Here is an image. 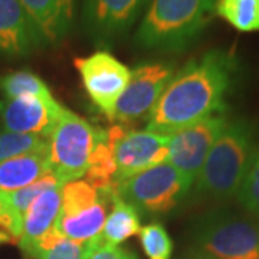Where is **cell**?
I'll use <instances>...</instances> for the list:
<instances>
[{
  "label": "cell",
  "mask_w": 259,
  "mask_h": 259,
  "mask_svg": "<svg viewBox=\"0 0 259 259\" xmlns=\"http://www.w3.org/2000/svg\"><path fill=\"white\" fill-rule=\"evenodd\" d=\"M48 150V139L35 134L0 131V163L23 154Z\"/></svg>",
  "instance_id": "obj_22"
},
{
  "label": "cell",
  "mask_w": 259,
  "mask_h": 259,
  "mask_svg": "<svg viewBox=\"0 0 259 259\" xmlns=\"http://www.w3.org/2000/svg\"><path fill=\"white\" fill-rule=\"evenodd\" d=\"M114 196H100L88 189L69 190L62 197L54 228L72 241H91L102 232L107 207L112 203Z\"/></svg>",
  "instance_id": "obj_12"
},
{
  "label": "cell",
  "mask_w": 259,
  "mask_h": 259,
  "mask_svg": "<svg viewBox=\"0 0 259 259\" xmlns=\"http://www.w3.org/2000/svg\"><path fill=\"white\" fill-rule=\"evenodd\" d=\"M37 47L19 0H0V54L12 58L30 55Z\"/></svg>",
  "instance_id": "obj_15"
},
{
  "label": "cell",
  "mask_w": 259,
  "mask_h": 259,
  "mask_svg": "<svg viewBox=\"0 0 259 259\" xmlns=\"http://www.w3.org/2000/svg\"><path fill=\"white\" fill-rule=\"evenodd\" d=\"M62 187L64 185H58L48 189L29 206L23 216V232L19 241L20 248L39 239L54 228L62 204Z\"/></svg>",
  "instance_id": "obj_16"
},
{
  "label": "cell",
  "mask_w": 259,
  "mask_h": 259,
  "mask_svg": "<svg viewBox=\"0 0 259 259\" xmlns=\"http://www.w3.org/2000/svg\"><path fill=\"white\" fill-rule=\"evenodd\" d=\"M189 235L194 248L216 259H259V223L226 207L194 218Z\"/></svg>",
  "instance_id": "obj_4"
},
{
  "label": "cell",
  "mask_w": 259,
  "mask_h": 259,
  "mask_svg": "<svg viewBox=\"0 0 259 259\" xmlns=\"http://www.w3.org/2000/svg\"><path fill=\"white\" fill-rule=\"evenodd\" d=\"M37 47H56L69 35L76 0H19Z\"/></svg>",
  "instance_id": "obj_14"
},
{
  "label": "cell",
  "mask_w": 259,
  "mask_h": 259,
  "mask_svg": "<svg viewBox=\"0 0 259 259\" xmlns=\"http://www.w3.org/2000/svg\"><path fill=\"white\" fill-rule=\"evenodd\" d=\"M228 114H218L192 124L170 136L167 161L194 185L210 148L226 124Z\"/></svg>",
  "instance_id": "obj_10"
},
{
  "label": "cell",
  "mask_w": 259,
  "mask_h": 259,
  "mask_svg": "<svg viewBox=\"0 0 259 259\" xmlns=\"http://www.w3.org/2000/svg\"><path fill=\"white\" fill-rule=\"evenodd\" d=\"M175 74V62L151 61L137 65L131 71L130 83L115 105L112 120L133 124L148 118Z\"/></svg>",
  "instance_id": "obj_8"
},
{
  "label": "cell",
  "mask_w": 259,
  "mask_h": 259,
  "mask_svg": "<svg viewBox=\"0 0 259 259\" xmlns=\"http://www.w3.org/2000/svg\"><path fill=\"white\" fill-rule=\"evenodd\" d=\"M236 199L246 212L259 219V137Z\"/></svg>",
  "instance_id": "obj_24"
},
{
  "label": "cell",
  "mask_w": 259,
  "mask_h": 259,
  "mask_svg": "<svg viewBox=\"0 0 259 259\" xmlns=\"http://www.w3.org/2000/svg\"><path fill=\"white\" fill-rule=\"evenodd\" d=\"M140 241L148 259H171L173 241L161 223H150L141 228Z\"/></svg>",
  "instance_id": "obj_25"
},
{
  "label": "cell",
  "mask_w": 259,
  "mask_h": 259,
  "mask_svg": "<svg viewBox=\"0 0 259 259\" xmlns=\"http://www.w3.org/2000/svg\"><path fill=\"white\" fill-rule=\"evenodd\" d=\"M124 259H139V256L134 253V252H131V250L127 249V252H125V256H124Z\"/></svg>",
  "instance_id": "obj_28"
},
{
  "label": "cell",
  "mask_w": 259,
  "mask_h": 259,
  "mask_svg": "<svg viewBox=\"0 0 259 259\" xmlns=\"http://www.w3.org/2000/svg\"><path fill=\"white\" fill-rule=\"evenodd\" d=\"M182 259H216L210 256V255H207V253H204L202 250H197V249H193L190 250L189 253H186L185 256Z\"/></svg>",
  "instance_id": "obj_27"
},
{
  "label": "cell",
  "mask_w": 259,
  "mask_h": 259,
  "mask_svg": "<svg viewBox=\"0 0 259 259\" xmlns=\"http://www.w3.org/2000/svg\"><path fill=\"white\" fill-rule=\"evenodd\" d=\"M48 150L23 154L0 163V190L13 192L35 183L51 171Z\"/></svg>",
  "instance_id": "obj_17"
},
{
  "label": "cell",
  "mask_w": 259,
  "mask_h": 259,
  "mask_svg": "<svg viewBox=\"0 0 259 259\" xmlns=\"http://www.w3.org/2000/svg\"><path fill=\"white\" fill-rule=\"evenodd\" d=\"M242 75L241 59L229 49L214 48L190 59L167 83L148 115L147 130L171 136L207 117L226 114Z\"/></svg>",
  "instance_id": "obj_1"
},
{
  "label": "cell",
  "mask_w": 259,
  "mask_h": 259,
  "mask_svg": "<svg viewBox=\"0 0 259 259\" xmlns=\"http://www.w3.org/2000/svg\"><path fill=\"white\" fill-rule=\"evenodd\" d=\"M0 127H2V124H0Z\"/></svg>",
  "instance_id": "obj_29"
},
{
  "label": "cell",
  "mask_w": 259,
  "mask_h": 259,
  "mask_svg": "<svg viewBox=\"0 0 259 259\" xmlns=\"http://www.w3.org/2000/svg\"><path fill=\"white\" fill-rule=\"evenodd\" d=\"M150 0H83L82 25L95 45L108 47L125 36L146 13Z\"/></svg>",
  "instance_id": "obj_11"
},
{
  "label": "cell",
  "mask_w": 259,
  "mask_h": 259,
  "mask_svg": "<svg viewBox=\"0 0 259 259\" xmlns=\"http://www.w3.org/2000/svg\"><path fill=\"white\" fill-rule=\"evenodd\" d=\"M140 213L115 194L111 203V213L105 219L102 232L100 233L102 241L120 246V243L140 233Z\"/></svg>",
  "instance_id": "obj_19"
},
{
  "label": "cell",
  "mask_w": 259,
  "mask_h": 259,
  "mask_svg": "<svg viewBox=\"0 0 259 259\" xmlns=\"http://www.w3.org/2000/svg\"><path fill=\"white\" fill-rule=\"evenodd\" d=\"M101 130L65 108L48 137V156L54 175L66 185L85 176Z\"/></svg>",
  "instance_id": "obj_6"
},
{
  "label": "cell",
  "mask_w": 259,
  "mask_h": 259,
  "mask_svg": "<svg viewBox=\"0 0 259 259\" xmlns=\"http://www.w3.org/2000/svg\"><path fill=\"white\" fill-rule=\"evenodd\" d=\"M74 65L94 105L112 120L115 105L131 79V69L107 51L75 58Z\"/></svg>",
  "instance_id": "obj_9"
},
{
  "label": "cell",
  "mask_w": 259,
  "mask_h": 259,
  "mask_svg": "<svg viewBox=\"0 0 259 259\" xmlns=\"http://www.w3.org/2000/svg\"><path fill=\"white\" fill-rule=\"evenodd\" d=\"M58 185H62V183L58 180V177L51 170L45 176H42L39 180H36L35 183L26 186L23 189L13 190V192H3V190H0V192L3 194L5 200L10 206V209L23 219L25 213L28 212L29 206L33 203V200L37 196H40L45 190L51 189V187H55Z\"/></svg>",
  "instance_id": "obj_23"
},
{
  "label": "cell",
  "mask_w": 259,
  "mask_h": 259,
  "mask_svg": "<svg viewBox=\"0 0 259 259\" xmlns=\"http://www.w3.org/2000/svg\"><path fill=\"white\" fill-rule=\"evenodd\" d=\"M216 5L218 0H150L134 44L144 51L183 52L210 25Z\"/></svg>",
  "instance_id": "obj_3"
},
{
  "label": "cell",
  "mask_w": 259,
  "mask_h": 259,
  "mask_svg": "<svg viewBox=\"0 0 259 259\" xmlns=\"http://www.w3.org/2000/svg\"><path fill=\"white\" fill-rule=\"evenodd\" d=\"M105 133L117 166L115 183L161 164L168 158L170 136L148 130H125L121 125Z\"/></svg>",
  "instance_id": "obj_7"
},
{
  "label": "cell",
  "mask_w": 259,
  "mask_h": 259,
  "mask_svg": "<svg viewBox=\"0 0 259 259\" xmlns=\"http://www.w3.org/2000/svg\"><path fill=\"white\" fill-rule=\"evenodd\" d=\"M94 246L95 238L88 242H76L52 228L39 239L23 246L22 250L37 259H87Z\"/></svg>",
  "instance_id": "obj_18"
},
{
  "label": "cell",
  "mask_w": 259,
  "mask_h": 259,
  "mask_svg": "<svg viewBox=\"0 0 259 259\" xmlns=\"http://www.w3.org/2000/svg\"><path fill=\"white\" fill-rule=\"evenodd\" d=\"M127 249L110 245L102 241V238L98 235L95 236V246L91 250V253L87 256V259H124Z\"/></svg>",
  "instance_id": "obj_26"
},
{
  "label": "cell",
  "mask_w": 259,
  "mask_h": 259,
  "mask_svg": "<svg viewBox=\"0 0 259 259\" xmlns=\"http://www.w3.org/2000/svg\"><path fill=\"white\" fill-rule=\"evenodd\" d=\"M65 110L52 95H22L0 101V124L6 131L48 139Z\"/></svg>",
  "instance_id": "obj_13"
},
{
  "label": "cell",
  "mask_w": 259,
  "mask_h": 259,
  "mask_svg": "<svg viewBox=\"0 0 259 259\" xmlns=\"http://www.w3.org/2000/svg\"><path fill=\"white\" fill-rule=\"evenodd\" d=\"M193 185L168 161L115 183V193L141 214L158 218L179 210Z\"/></svg>",
  "instance_id": "obj_5"
},
{
  "label": "cell",
  "mask_w": 259,
  "mask_h": 259,
  "mask_svg": "<svg viewBox=\"0 0 259 259\" xmlns=\"http://www.w3.org/2000/svg\"><path fill=\"white\" fill-rule=\"evenodd\" d=\"M216 15L239 32H259V0H218Z\"/></svg>",
  "instance_id": "obj_20"
},
{
  "label": "cell",
  "mask_w": 259,
  "mask_h": 259,
  "mask_svg": "<svg viewBox=\"0 0 259 259\" xmlns=\"http://www.w3.org/2000/svg\"><path fill=\"white\" fill-rule=\"evenodd\" d=\"M256 140V127L252 121L245 117L229 118L194 182V197L206 202H228L236 197Z\"/></svg>",
  "instance_id": "obj_2"
},
{
  "label": "cell",
  "mask_w": 259,
  "mask_h": 259,
  "mask_svg": "<svg viewBox=\"0 0 259 259\" xmlns=\"http://www.w3.org/2000/svg\"><path fill=\"white\" fill-rule=\"evenodd\" d=\"M0 93L5 95L6 100L18 98L22 95H52L47 82L29 69L15 71L0 76Z\"/></svg>",
  "instance_id": "obj_21"
}]
</instances>
